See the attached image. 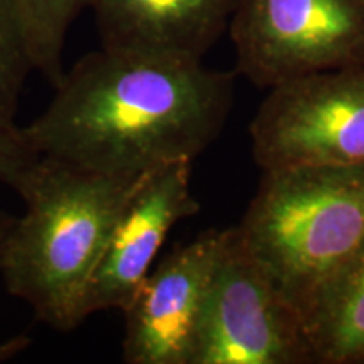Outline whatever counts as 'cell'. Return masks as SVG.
Returning <instances> with one entry per match:
<instances>
[{
    "mask_svg": "<svg viewBox=\"0 0 364 364\" xmlns=\"http://www.w3.org/2000/svg\"><path fill=\"white\" fill-rule=\"evenodd\" d=\"M235 75L203 61L100 49L65 73L24 134L39 156L107 174L193 162L225 129Z\"/></svg>",
    "mask_w": 364,
    "mask_h": 364,
    "instance_id": "obj_1",
    "label": "cell"
},
{
    "mask_svg": "<svg viewBox=\"0 0 364 364\" xmlns=\"http://www.w3.org/2000/svg\"><path fill=\"white\" fill-rule=\"evenodd\" d=\"M144 174H107L41 156L21 177L14 189L24 215L7 235L0 277L38 321L61 332L85 321L91 275Z\"/></svg>",
    "mask_w": 364,
    "mask_h": 364,
    "instance_id": "obj_2",
    "label": "cell"
},
{
    "mask_svg": "<svg viewBox=\"0 0 364 364\" xmlns=\"http://www.w3.org/2000/svg\"><path fill=\"white\" fill-rule=\"evenodd\" d=\"M235 231L304 317L364 252V164L263 171Z\"/></svg>",
    "mask_w": 364,
    "mask_h": 364,
    "instance_id": "obj_3",
    "label": "cell"
},
{
    "mask_svg": "<svg viewBox=\"0 0 364 364\" xmlns=\"http://www.w3.org/2000/svg\"><path fill=\"white\" fill-rule=\"evenodd\" d=\"M228 31L258 88L364 65V0H236Z\"/></svg>",
    "mask_w": 364,
    "mask_h": 364,
    "instance_id": "obj_4",
    "label": "cell"
},
{
    "mask_svg": "<svg viewBox=\"0 0 364 364\" xmlns=\"http://www.w3.org/2000/svg\"><path fill=\"white\" fill-rule=\"evenodd\" d=\"M262 171L364 164V65L300 76L268 88L252 124Z\"/></svg>",
    "mask_w": 364,
    "mask_h": 364,
    "instance_id": "obj_5",
    "label": "cell"
},
{
    "mask_svg": "<svg viewBox=\"0 0 364 364\" xmlns=\"http://www.w3.org/2000/svg\"><path fill=\"white\" fill-rule=\"evenodd\" d=\"M193 364H314L302 314L230 228Z\"/></svg>",
    "mask_w": 364,
    "mask_h": 364,
    "instance_id": "obj_6",
    "label": "cell"
},
{
    "mask_svg": "<svg viewBox=\"0 0 364 364\" xmlns=\"http://www.w3.org/2000/svg\"><path fill=\"white\" fill-rule=\"evenodd\" d=\"M230 228L206 230L159 260L124 309L129 364H193L209 290Z\"/></svg>",
    "mask_w": 364,
    "mask_h": 364,
    "instance_id": "obj_7",
    "label": "cell"
},
{
    "mask_svg": "<svg viewBox=\"0 0 364 364\" xmlns=\"http://www.w3.org/2000/svg\"><path fill=\"white\" fill-rule=\"evenodd\" d=\"M193 162L176 161L145 172L117 218L83 300L85 318L102 311H124L171 230L198 215L201 206L191 189Z\"/></svg>",
    "mask_w": 364,
    "mask_h": 364,
    "instance_id": "obj_8",
    "label": "cell"
},
{
    "mask_svg": "<svg viewBox=\"0 0 364 364\" xmlns=\"http://www.w3.org/2000/svg\"><path fill=\"white\" fill-rule=\"evenodd\" d=\"M236 0H93L102 48L203 61L228 31Z\"/></svg>",
    "mask_w": 364,
    "mask_h": 364,
    "instance_id": "obj_9",
    "label": "cell"
},
{
    "mask_svg": "<svg viewBox=\"0 0 364 364\" xmlns=\"http://www.w3.org/2000/svg\"><path fill=\"white\" fill-rule=\"evenodd\" d=\"M304 322L314 363L364 364V252L317 295Z\"/></svg>",
    "mask_w": 364,
    "mask_h": 364,
    "instance_id": "obj_10",
    "label": "cell"
},
{
    "mask_svg": "<svg viewBox=\"0 0 364 364\" xmlns=\"http://www.w3.org/2000/svg\"><path fill=\"white\" fill-rule=\"evenodd\" d=\"M26 29L34 71L53 88L65 76L63 51L73 22L93 0H16Z\"/></svg>",
    "mask_w": 364,
    "mask_h": 364,
    "instance_id": "obj_11",
    "label": "cell"
},
{
    "mask_svg": "<svg viewBox=\"0 0 364 364\" xmlns=\"http://www.w3.org/2000/svg\"><path fill=\"white\" fill-rule=\"evenodd\" d=\"M34 71L16 0H0V125H17L21 93Z\"/></svg>",
    "mask_w": 364,
    "mask_h": 364,
    "instance_id": "obj_12",
    "label": "cell"
},
{
    "mask_svg": "<svg viewBox=\"0 0 364 364\" xmlns=\"http://www.w3.org/2000/svg\"><path fill=\"white\" fill-rule=\"evenodd\" d=\"M41 156L19 125H0V184L16 188Z\"/></svg>",
    "mask_w": 364,
    "mask_h": 364,
    "instance_id": "obj_13",
    "label": "cell"
},
{
    "mask_svg": "<svg viewBox=\"0 0 364 364\" xmlns=\"http://www.w3.org/2000/svg\"><path fill=\"white\" fill-rule=\"evenodd\" d=\"M31 346V339L27 336H14L7 341H0V363L11 361L21 353H24Z\"/></svg>",
    "mask_w": 364,
    "mask_h": 364,
    "instance_id": "obj_14",
    "label": "cell"
},
{
    "mask_svg": "<svg viewBox=\"0 0 364 364\" xmlns=\"http://www.w3.org/2000/svg\"><path fill=\"white\" fill-rule=\"evenodd\" d=\"M14 221H16V216H11V215H7V213L0 211V257H2L4 245H6L7 235H9V231H11Z\"/></svg>",
    "mask_w": 364,
    "mask_h": 364,
    "instance_id": "obj_15",
    "label": "cell"
}]
</instances>
